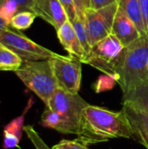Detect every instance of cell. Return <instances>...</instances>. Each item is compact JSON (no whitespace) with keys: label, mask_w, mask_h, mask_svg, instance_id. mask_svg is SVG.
I'll return each instance as SVG.
<instances>
[{"label":"cell","mask_w":148,"mask_h":149,"mask_svg":"<svg viewBox=\"0 0 148 149\" xmlns=\"http://www.w3.org/2000/svg\"><path fill=\"white\" fill-rule=\"evenodd\" d=\"M118 8L119 3L116 2L99 10L92 8L85 9L84 22L92 46L112 34Z\"/></svg>","instance_id":"cell-8"},{"label":"cell","mask_w":148,"mask_h":149,"mask_svg":"<svg viewBox=\"0 0 148 149\" xmlns=\"http://www.w3.org/2000/svg\"><path fill=\"white\" fill-rule=\"evenodd\" d=\"M119 6L125 11L128 17L134 23L140 33L143 37H147L142 18L140 4L139 0H118Z\"/></svg>","instance_id":"cell-16"},{"label":"cell","mask_w":148,"mask_h":149,"mask_svg":"<svg viewBox=\"0 0 148 149\" xmlns=\"http://www.w3.org/2000/svg\"><path fill=\"white\" fill-rule=\"evenodd\" d=\"M6 27H9V25L0 17V32L4 29V28H6Z\"/></svg>","instance_id":"cell-29"},{"label":"cell","mask_w":148,"mask_h":149,"mask_svg":"<svg viewBox=\"0 0 148 149\" xmlns=\"http://www.w3.org/2000/svg\"><path fill=\"white\" fill-rule=\"evenodd\" d=\"M74 4H75V8H76V12L78 17L82 19L83 21L85 20V3L84 0H73Z\"/></svg>","instance_id":"cell-27"},{"label":"cell","mask_w":148,"mask_h":149,"mask_svg":"<svg viewBox=\"0 0 148 149\" xmlns=\"http://www.w3.org/2000/svg\"><path fill=\"white\" fill-rule=\"evenodd\" d=\"M116 83H117V79L114 77L107 74H104L99 76V78L95 82L93 88L95 92L99 93L113 89Z\"/></svg>","instance_id":"cell-21"},{"label":"cell","mask_w":148,"mask_h":149,"mask_svg":"<svg viewBox=\"0 0 148 149\" xmlns=\"http://www.w3.org/2000/svg\"><path fill=\"white\" fill-rule=\"evenodd\" d=\"M112 34H113L126 47L141 37L134 23L120 6L115 15Z\"/></svg>","instance_id":"cell-11"},{"label":"cell","mask_w":148,"mask_h":149,"mask_svg":"<svg viewBox=\"0 0 148 149\" xmlns=\"http://www.w3.org/2000/svg\"><path fill=\"white\" fill-rule=\"evenodd\" d=\"M31 11L50 24L56 31L69 20L59 0H33Z\"/></svg>","instance_id":"cell-9"},{"label":"cell","mask_w":148,"mask_h":149,"mask_svg":"<svg viewBox=\"0 0 148 149\" xmlns=\"http://www.w3.org/2000/svg\"><path fill=\"white\" fill-rule=\"evenodd\" d=\"M148 82V38L141 36L126 47L117 83L123 95Z\"/></svg>","instance_id":"cell-2"},{"label":"cell","mask_w":148,"mask_h":149,"mask_svg":"<svg viewBox=\"0 0 148 149\" xmlns=\"http://www.w3.org/2000/svg\"><path fill=\"white\" fill-rule=\"evenodd\" d=\"M24 131L25 132L28 138L31 140L36 149H50L31 126H25L24 127Z\"/></svg>","instance_id":"cell-22"},{"label":"cell","mask_w":148,"mask_h":149,"mask_svg":"<svg viewBox=\"0 0 148 149\" xmlns=\"http://www.w3.org/2000/svg\"><path fill=\"white\" fill-rule=\"evenodd\" d=\"M23 63L22 58L0 42V71L16 72Z\"/></svg>","instance_id":"cell-17"},{"label":"cell","mask_w":148,"mask_h":149,"mask_svg":"<svg viewBox=\"0 0 148 149\" xmlns=\"http://www.w3.org/2000/svg\"><path fill=\"white\" fill-rule=\"evenodd\" d=\"M15 72L24 86L47 107L51 97L58 88L50 60L24 61Z\"/></svg>","instance_id":"cell-3"},{"label":"cell","mask_w":148,"mask_h":149,"mask_svg":"<svg viewBox=\"0 0 148 149\" xmlns=\"http://www.w3.org/2000/svg\"><path fill=\"white\" fill-rule=\"evenodd\" d=\"M88 105L79 93H72L58 88L51 97L46 107L64 117L75 129L77 134L82 113Z\"/></svg>","instance_id":"cell-7"},{"label":"cell","mask_w":148,"mask_h":149,"mask_svg":"<svg viewBox=\"0 0 148 149\" xmlns=\"http://www.w3.org/2000/svg\"><path fill=\"white\" fill-rule=\"evenodd\" d=\"M36 15L31 10H24L17 12L10 23V26L16 30H27L33 24Z\"/></svg>","instance_id":"cell-18"},{"label":"cell","mask_w":148,"mask_h":149,"mask_svg":"<svg viewBox=\"0 0 148 149\" xmlns=\"http://www.w3.org/2000/svg\"><path fill=\"white\" fill-rule=\"evenodd\" d=\"M118 0H90V7L94 10H99L104 7H106L113 3H116Z\"/></svg>","instance_id":"cell-26"},{"label":"cell","mask_w":148,"mask_h":149,"mask_svg":"<svg viewBox=\"0 0 148 149\" xmlns=\"http://www.w3.org/2000/svg\"><path fill=\"white\" fill-rule=\"evenodd\" d=\"M32 104H33V101L31 99L28 102L27 107L23 112V113L20 116L12 120L9 124H7L3 127V148L4 149H10L18 147V144L20 142V140L22 138V134L24 132V118H25L27 112L31 107Z\"/></svg>","instance_id":"cell-13"},{"label":"cell","mask_w":148,"mask_h":149,"mask_svg":"<svg viewBox=\"0 0 148 149\" xmlns=\"http://www.w3.org/2000/svg\"><path fill=\"white\" fill-rule=\"evenodd\" d=\"M71 23H72L74 30H75V32H76V34H77L79 41H80V44H81V45H82V47L85 52V55H86L90 52L92 45L90 44L89 36H88V32H87L85 22L82 19H80L79 17H77Z\"/></svg>","instance_id":"cell-19"},{"label":"cell","mask_w":148,"mask_h":149,"mask_svg":"<svg viewBox=\"0 0 148 149\" xmlns=\"http://www.w3.org/2000/svg\"><path fill=\"white\" fill-rule=\"evenodd\" d=\"M84 3H85V8H89L90 7V0H84Z\"/></svg>","instance_id":"cell-30"},{"label":"cell","mask_w":148,"mask_h":149,"mask_svg":"<svg viewBox=\"0 0 148 149\" xmlns=\"http://www.w3.org/2000/svg\"><path fill=\"white\" fill-rule=\"evenodd\" d=\"M58 88L79 93L82 78V61L72 56L57 54L49 58Z\"/></svg>","instance_id":"cell-6"},{"label":"cell","mask_w":148,"mask_h":149,"mask_svg":"<svg viewBox=\"0 0 148 149\" xmlns=\"http://www.w3.org/2000/svg\"><path fill=\"white\" fill-rule=\"evenodd\" d=\"M18 5L19 11L24 10H31V5L33 3V0H15Z\"/></svg>","instance_id":"cell-28"},{"label":"cell","mask_w":148,"mask_h":149,"mask_svg":"<svg viewBox=\"0 0 148 149\" xmlns=\"http://www.w3.org/2000/svg\"><path fill=\"white\" fill-rule=\"evenodd\" d=\"M17 12H19V9L15 0H3L0 3V17L8 25Z\"/></svg>","instance_id":"cell-20"},{"label":"cell","mask_w":148,"mask_h":149,"mask_svg":"<svg viewBox=\"0 0 148 149\" xmlns=\"http://www.w3.org/2000/svg\"><path fill=\"white\" fill-rule=\"evenodd\" d=\"M40 125L46 128L54 129L61 134H76L75 129L64 117H62L57 112L47 107L41 116Z\"/></svg>","instance_id":"cell-14"},{"label":"cell","mask_w":148,"mask_h":149,"mask_svg":"<svg viewBox=\"0 0 148 149\" xmlns=\"http://www.w3.org/2000/svg\"><path fill=\"white\" fill-rule=\"evenodd\" d=\"M77 140L85 146L108 141L112 139H133L125 113L88 105L83 111Z\"/></svg>","instance_id":"cell-1"},{"label":"cell","mask_w":148,"mask_h":149,"mask_svg":"<svg viewBox=\"0 0 148 149\" xmlns=\"http://www.w3.org/2000/svg\"><path fill=\"white\" fill-rule=\"evenodd\" d=\"M59 2L64 6L65 10L66 11V14H67L69 21L72 22L78 17L73 0H59Z\"/></svg>","instance_id":"cell-24"},{"label":"cell","mask_w":148,"mask_h":149,"mask_svg":"<svg viewBox=\"0 0 148 149\" xmlns=\"http://www.w3.org/2000/svg\"><path fill=\"white\" fill-rule=\"evenodd\" d=\"M51 149H89L87 146L83 144L78 140L74 141H68L63 140L59 141L58 144L53 146Z\"/></svg>","instance_id":"cell-23"},{"label":"cell","mask_w":148,"mask_h":149,"mask_svg":"<svg viewBox=\"0 0 148 149\" xmlns=\"http://www.w3.org/2000/svg\"><path fill=\"white\" fill-rule=\"evenodd\" d=\"M0 42L17 53L24 61L46 60L58 54L9 27L0 32Z\"/></svg>","instance_id":"cell-5"},{"label":"cell","mask_w":148,"mask_h":149,"mask_svg":"<svg viewBox=\"0 0 148 149\" xmlns=\"http://www.w3.org/2000/svg\"><path fill=\"white\" fill-rule=\"evenodd\" d=\"M122 104L133 107L148 114V82L124 94Z\"/></svg>","instance_id":"cell-15"},{"label":"cell","mask_w":148,"mask_h":149,"mask_svg":"<svg viewBox=\"0 0 148 149\" xmlns=\"http://www.w3.org/2000/svg\"><path fill=\"white\" fill-rule=\"evenodd\" d=\"M132 131L133 139L148 149V114L133 107L122 104Z\"/></svg>","instance_id":"cell-10"},{"label":"cell","mask_w":148,"mask_h":149,"mask_svg":"<svg viewBox=\"0 0 148 149\" xmlns=\"http://www.w3.org/2000/svg\"><path fill=\"white\" fill-rule=\"evenodd\" d=\"M56 31L60 44L69 53V55L82 60L85 55V52L80 44L72 23L67 20Z\"/></svg>","instance_id":"cell-12"},{"label":"cell","mask_w":148,"mask_h":149,"mask_svg":"<svg viewBox=\"0 0 148 149\" xmlns=\"http://www.w3.org/2000/svg\"><path fill=\"white\" fill-rule=\"evenodd\" d=\"M140 4V10L142 14V18L145 25L146 33L148 38V0H139Z\"/></svg>","instance_id":"cell-25"},{"label":"cell","mask_w":148,"mask_h":149,"mask_svg":"<svg viewBox=\"0 0 148 149\" xmlns=\"http://www.w3.org/2000/svg\"><path fill=\"white\" fill-rule=\"evenodd\" d=\"M125 49L126 46L111 34L92 45L81 61L117 79Z\"/></svg>","instance_id":"cell-4"},{"label":"cell","mask_w":148,"mask_h":149,"mask_svg":"<svg viewBox=\"0 0 148 149\" xmlns=\"http://www.w3.org/2000/svg\"><path fill=\"white\" fill-rule=\"evenodd\" d=\"M2 1H3V0H0V3H1V2H2Z\"/></svg>","instance_id":"cell-31"}]
</instances>
